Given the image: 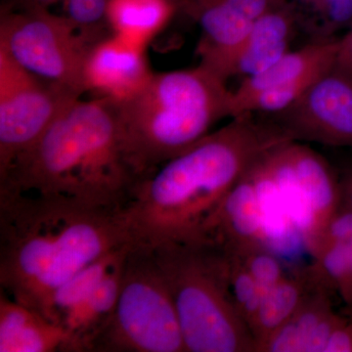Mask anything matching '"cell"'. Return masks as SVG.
Masks as SVG:
<instances>
[{"label":"cell","mask_w":352,"mask_h":352,"mask_svg":"<svg viewBox=\"0 0 352 352\" xmlns=\"http://www.w3.org/2000/svg\"><path fill=\"white\" fill-rule=\"evenodd\" d=\"M293 141L267 118L243 113L136 185L124 208L135 245L155 249L205 241L227 195L266 152Z\"/></svg>","instance_id":"1"},{"label":"cell","mask_w":352,"mask_h":352,"mask_svg":"<svg viewBox=\"0 0 352 352\" xmlns=\"http://www.w3.org/2000/svg\"><path fill=\"white\" fill-rule=\"evenodd\" d=\"M129 244L134 243L122 210L0 191L1 291L36 311L78 271Z\"/></svg>","instance_id":"2"},{"label":"cell","mask_w":352,"mask_h":352,"mask_svg":"<svg viewBox=\"0 0 352 352\" xmlns=\"http://www.w3.org/2000/svg\"><path fill=\"white\" fill-rule=\"evenodd\" d=\"M139 182L124 150L115 101L98 96L69 104L0 175V191L124 210Z\"/></svg>","instance_id":"3"},{"label":"cell","mask_w":352,"mask_h":352,"mask_svg":"<svg viewBox=\"0 0 352 352\" xmlns=\"http://www.w3.org/2000/svg\"><path fill=\"white\" fill-rule=\"evenodd\" d=\"M113 101L126 156L140 180L205 138L220 120L232 118V90L201 63L151 73Z\"/></svg>","instance_id":"4"},{"label":"cell","mask_w":352,"mask_h":352,"mask_svg":"<svg viewBox=\"0 0 352 352\" xmlns=\"http://www.w3.org/2000/svg\"><path fill=\"white\" fill-rule=\"evenodd\" d=\"M150 250L170 289L186 352H256L234 302L228 252L210 240Z\"/></svg>","instance_id":"5"},{"label":"cell","mask_w":352,"mask_h":352,"mask_svg":"<svg viewBox=\"0 0 352 352\" xmlns=\"http://www.w3.org/2000/svg\"><path fill=\"white\" fill-rule=\"evenodd\" d=\"M89 352H186L175 303L151 250L132 245L117 305Z\"/></svg>","instance_id":"6"},{"label":"cell","mask_w":352,"mask_h":352,"mask_svg":"<svg viewBox=\"0 0 352 352\" xmlns=\"http://www.w3.org/2000/svg\"><path fill=\"white\" fill-rule=\"evenodd\" d=\"M0 50L45 82L78 97L89 91L87 68L91 48L65 16L47 9L2 13Z\"/></svg>","instance_id":"7"},{"label":"cell","mask_w":352,"mask_h":352,"mask_svg":"<svg viewBox=\"0 0 352 352\" xmlns=\"http://www.w3.org/2000/svg\"><path fill=\"white\" fill-rule=\"evenodd\" d=\"M78 98L32 75L0 50V175Z\"/></svg>","instance_id":"8"},{"label":"cell","mask_w":352,"mask_h":352,"mask_svg":"<svg viewBox=\"0 0 352 352\" xmlns=\"http://www.w3.org/2000/svg\"><path fill=\"white\" fill-rule=\"evenodd\" d=\"M339 38L315 39L300 50H289L261 73L243 78L232 90V118L272 115L289 107L335 66Z\"/></svg>","instance_id":"9"},{"label":"cell","mask_w":352,"mask_h":352,"mask_svg":"<svg viewBox=\"0 0 352 352\" xmlns=\"http://www.w3.org/2000/svg\"><path fill=\"white\" fill-rule=\"evenodd\" d=\"M265 116L293 141L352 148V73L335 65L289 107Z\"/></svg>","instance_id":"10"},{"label":"cell","mask_w":352,"mask_h":352,"mask_svg":"<svg viewBox=\"0 0 352 352\" xmlns=\"http://www.w3.org/2000/svg\"><path fill=\"white\" fill-rule=\"evenodd\" d=\"M300 24L295 7L285 3L252 23L247 36L217 69L226 80L261 73L289 52Z\"/></svg>","instance_id":"11"},{"label":"cell","mask_w":352,"mask_h":352,"mask_svg":"<svg viewBox=\"0 0 352 352\" xmlns=\"http://www.w3.org/2000/svg\"><path fill=\"white\" fill-rule=\"evenodd\" d=\"M88 89L120 99L136 89L151 73L138 43L117 34L97 44L87 60Z\"/></svg>","instance_id":"12"},{"label":"cell","mask_w":352,"mask_h":352,"mask_svg":"<svg viewBox=\"0 0 352 352\" xmlns=\"http://www.w3.org/2000/svg\"><path fill=\"white\" fill-rule=\"evenodd\" d=\"M205 240L212 241L232 256L265 247L258 196L248 173L227 195L212 217Z\"/></svg>","instance_id":"13"},{"label":"cell","mask_w":352,"mask_h":352,"mask_svg":"<svg viewBox=\"0 0 352 352\" xmlns=\"http://www.w3.org/2000/svg\"><path fill=\"white\" fill-rule=\"evenodd\" d=\"M329 294L324 289L312 292L296 314L259 344L258 352H324L342 318L333 311Z\"/></svg>","instance_id":"14"},{"label":"cell","mask_w":352,"mask_h":352,"mask_svg":"<svg viewBox=\"0 0 352 352\" xmlns=\"http://www.w3.org/2000/svg\"><path fill=\"white\" fill-rule=\"evenodd\" d=\"M69 351L68 333L41 312L0 295V352Z\"/></svg>","instance_id":"15"},{"label":"cell","mask_w":352,"mask_h":352,"mask_svg":"<svg viewBox=\"0 0 352 352\" xmlns=\"http://www.w3.org/2000/svg\"><path fill=\"white\" fill-rule=\"evenodd\" d=\"M263 156L248 171V175L254 183L258 196L264 244L284 263L295 265L305 254H308L307 247L289 217L276 183L264 164Z\"/></svg>","instance_id":"16"},{"label":"cell","mask_w":352,"mask_h":352,"mask_svg":"<svg viewBox=\"0 0 352 352\" xmlns=\"http://www.w3.org/2000/svg\"><path fill=\"white\" fill-rule=\"evenodd\" d=\"M288 149L316 219L318 238L314 252L326 224L342 206L340 182L327 160L309 146L291 141Z\"/></svg>","instance_id":"17"},{"label":"cell","mask_w":352,"mask_h":352,"mask_svg":"<svg viewBox=\"0 0 352 352\" xmlns=\"http://www.w3.org/2000/svg\"><path fill=\"white\" fill-rule=\"evenodd\" d=\"M124 261L65 319L61 327L69 337V352H89L91 342L110 320L119 298Z\"/></svg>","instance_id":"18"},{"label":"cell","mask_w":352,"mask_h":352,"mask_svg":"<svg viewBox=\"0 0 352 352\" xmlns=\"http://www.w3.org/2000/svg\"><path fill=\"white\" fill-rule=\"evenodd\" d=\"M316 289L322 288L317 286L305 266L288 273L276 286L263 294L258 312L250 324L256 352L259 344L284 325Z\"/></svg>","instance_id":"19"},{"label":"cell","mask_w":352,"mask_h":352,"mask_svg":"<svg viewBox=\"0 0 352 352\" xmlns=\"http://www.w3.org/2000/svg\"><path fill=\"white\" fill-rule=\"evenodd\" d=\"M132 245L109 252L88 264L55 289L41 309V314L53 323L62 326L65 319L90 295L111 271L126 258Z\"/></svg>","instance_id":"20"},{"label":"cell","mask_w":352,"mask_h":352,"mask_svg":"<svg viewBox=\"0 0 352 352\" xmlns=\"http://www.w3.org/2000/svg\"><path fill=\"white\" fill-rule=\"evenodd\" d=\"M175 7L173 0H110L109 19L113 32L138 43L161 29Z\"/></svg>","instance_id":"21"},{"label":"cell","mask_w":352,"mask_h":352,"mask_svg":"<svg viewBox=\"0 0 352 352\" xmlns=\"http://www.w3.org/2000/svg\"><path fill=\"white\" fill-rule=\"evenodd\" d=\"M307 266L315 283L328 292L337 291L346 305L352 303V238L325 245Z\"/></svg>","instance_id":"22"},{"label":"cell","mask_w":352,"mask_h":352,"mask_svg":"<svg viewBox=\"0 0 352 352\" xmlns=\"http://www.w3.org/2000/svg\"><path fill=\"white\" fill-rule=\"evenodd\" d=\"M67 18L90 48L111 36L109 19L110 0H64Z\"/></svg>","instance_id":"23"},{"label":"cell","mask_w":352,"mask_h":352,"mask_svg":"<svg viewBox=\"0 0 352 352\" xmlns=\"http://www.w3.org/2000/svg\"><path fill=\"white\" fill-rule=\"evenodd\" d=\"M300 7L315 39L335 38V32L352 25V0H300Z\"/></svg>","instance_id":"24"},{"label":"cell","mask_w":352,"mask_h":352,"mask_svg":"<svg viewBox=\"0 0 352 352\" xmlns=\"http://www.w3.org/2000/svg\"><path fill=\"white\" fill-rule=\"evenodd\" d=\"M230 256V287L234 302L247 325L252 323L258 312L263 293L254 277L239 259Z\"/></svg>","instance_id":"25"},{"label":"cell","mask_w":352,"mask_h":352,"mask_svg":"<svg viewBox=\"0 0 352 352\" xmlns=\"http://www.w3.org/2000/svg\"><path fill=\"white\" fill-rule=\"evenodd\" d=\"M234 256L247 268L263 294L276 286L288 275L285 271L284 261L267 248H256Z\"/></svg>","instance_id":"26"},{"label":"cell","mask_w":352,"mask_h":352,"mask_svg":"<svg viewBox=\"0 0 352 352\" xmlns=\"http://www.w3.org/2000/svg\"><path fill=\"white\" fill-rule=\"evenodd\" d=\"M352 238V210L340 206L339 210L331 217L322 232L318 243L312 252L314 256L325 245L346 242Z\"/></svg>","instance_id":"27"},{"label":"cell","mask_w":352,"mask_h":352,"mask_svg":"<svg viewBox=\"0 0 352 352\" xmlns=\"http://www.w3.org/2000/svg\"><path fill=\"white\" fill-rule=\"evenodd\" d=\"M248 19L256 21L264 14L287 3V0H219Z\"/></svg>","instance_id":"28"},{"label":"cell","mask_w":352,"mask_h":352,"mask_svg":"<svg viewBox=\"0 0 352 352\" xmlns=\"http://www.w3.org/2000/svg\"><path fill=\"white\" fill-rule=\"evenodd\" d=\"M324 352H352V321L344 314L331 333Z\"/></svg>","instance_id":"29"},{"label":"cell","mask_w":352,"mask_h":352,"mask_svg":"<svg viewBox=\"0 0 352 352\" xmlns=\"http://www.w3.org/2000/svg\"><path fill=\"white\" fill-rule=\"evenodd\" d=\"M336 65L352 73V25L349 31L339 38Z\"/></svg>","instance_id":"30"},{"label":"cell","mask_w":352,"mask_h":352,"mask_svg":"<svg viewBox=\"0 0 352 352\" xmlns=\"http://www.w3.org/2000/svg\"><path fill=\"white\" fill-rule=\"evenodd\" d=\"M340 182L342 191V206L352 210V168L347 171Z\"/></svg>","instance_id":"31"},{"label":"cell","mask_w":352,"mask_h":352,"mask_svg":"<svg viewBox=\"0 0 352 352\" xmlns=\"http://www.w3.org/2000/svg\"><path fill=\"white\" fill-rule=\"evenodd\" d=\"M59 0H17L21 9H48Z\"/></svg>","instance_id":"32"},{"label":"cell","mask_w":352,"mask_h":352,"mask_svg":"<svg viewBox=\"0 0 352 352\" xmlns=\"http://www.w3.org/2000/svg\"><path fill=\"white\" fill-rule=\"evenodd\" d=\"M340 314H344V316H346L347 318L351 319L352 321V303H349V305H346V307L342 308Z\"/></svg>","instance_id":"33"},{"label":"cell","mask_w":352,"mask_h":352,"mask_svg":"<svg viewBox=\"0 0 352 352\" xmlns=\"http://www.w3.org/2000/svg\"><path fill=\"white\" fill-rule=\"evenodd\" d=\"M173 2H175V4H177L178 2L180 1V0H173Z\"/></svg>","instance_id":"34"}]
</instances>
